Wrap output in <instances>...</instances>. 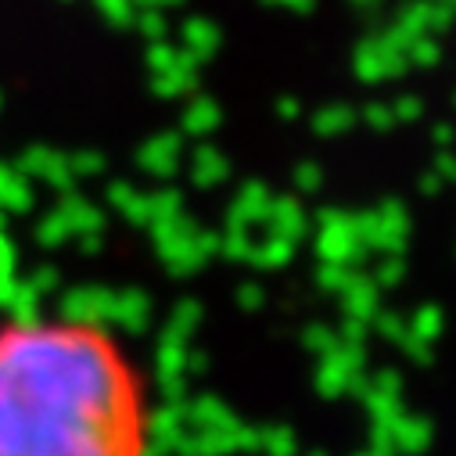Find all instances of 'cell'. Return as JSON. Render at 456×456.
I'll return each instance as SVG.
<instances>
[{"mask_svg": "<svg viewBox=\"0 0 456 456\" xmlns=\"http://www.w3.org/2000/svg\"><path fill=\"white\" fill-rule=\"evenodd\" d=\"M148 452V381L116 330L86 316L0 323V456Z\"/></svg>", "mask_w": 456, "mask_h": 456, "instance_id": "6da1fadb", "label": "cell"}]
</instances>
